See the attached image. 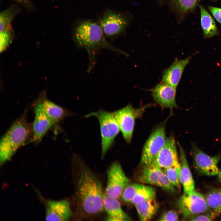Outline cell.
<instances>
[{
	"label": "cell",
	"instance_id": "4fadbf2b",
	"mask_svg": "<svg viewBox=\"0 0 221 221\" xmlns=\"http://www.w3.org/2000/svg\"><path fill=\"white\" fill-rule=\"evenodd\" d=\"M45 214L47 221L68 220L72 215L70 203L67 200L48 201Z\"/></svg>",
	"mask_w": 221,
	"mask_h": 221
},
{
	"label": "cell",
	"instance_id": "836d02e7",
	"mask_svg": "<svg viewBox=\"0 0 221 221\" xmlns=\"http://www.w3.org/2000/svg\"></svg>",
	"mask_w": 221,
	"mask_h": 221
},
{
	"label": "cell",
	"instance_id": "ba28073f",
	"mask_svg": "<svg viewBox=\"0 0 221 221\" xmlns=\"http://www.w3.org/2000/svg\"><path fill=\"white\" fill-rule=\"evenodd\" d=\"M107 183L106 195L118 199L126 186L130 183L120 165L118 162L113 163L107 172Z\"/></svg>",
	"mask_w": 221,
	"mask_h": 221
},
{
	"label": "cell",
	"instance_id": "8fae6325",
	"mask_svg": "<svg viewBox=\"0 0 221 221\" xmlns=\"http://www.w3.org/2000/svg\"><path fill=\"white\" fill-rule=\"evenodd\" d=\"M152 163L162 169L173 166L180 168L176 141L173 135L167 138L165 145Z\"/></svg>",
	"mask_w": 221,
	"mask_h": 221
},
{
	"label": "cell",
	"instance_id": "f546056e",
	"mask_svg": "<svg viewBox=\"0 0 221 221\" xmlns=\"http://www.w3.org/2000/svg\"><path fill=\"white\" fill-rule=\"evenodd\" d=\"M179 215L176 212L169 210L163 213L159 218L158 220L162 221H177Z\"/></svg>",
	"mask_w": 221,
	"mask_h": 221
},
{
	"label": "cell",
	"instance_id": "7a4b0ae2",
	"mask_svg": "<svg viewBox=\"0 0 221 221\" xmlns=\"http://www.w3.org/2000/svg\"><path fill=\"white\" fill-rule=\"evenodd\" d=\"M102 184L88 169L81 172L77 185V195L82 208L86 213L95 214L104 209Z\"/></svg>",
	"mask_w": 221,
	"mask_h": 221
},
{
	"label": "cell",
	"instance_id": "d4e9b609",
	"mask_svg": "<svg viewBox=\"0 0 221 221\" xmlns=\"http://www.w3.org/2000/svg\"><path fill=\"white\" fill-rule=\"evenodd\" d=\"M0 32V52H2L6 49L12 42L14 33L11 25Z\"/></svg>",
	"mask_w": 221,
	"mask_h": 221
},
{
	"label": "cell",
	"instance_id": "ac0fdd59",
	"mask_svg": "<svg viewBox=\"0 0 221 221\" xmlns=\"http://www.w3.org/2000/svg\"><path fill=\"white\" fill-rule=\"evenodd\" d=\"M104 209L107 213L106 220L124 221L130 220V218L122 210L118 199L104 195Z\"/></svg>",
	"mask_w": 221,
	"mask_h": 221
},
{
	"label": "cell",
	"instance_id": "d6986e66",
	"mask_svg": "<svg viewBox=\"0 0 221 221\" xmlns=\"http://www.w3.org/2000/svg\"><path fill=\"white\" fill-rule=\"evenodd\" d=\"M180 149V168L179 177L180 182L185 193L195 189V183L189 167L184 150L178 143Z\"/></svg>",
	"mask_w": 221,
	"mask_h": 221
},
{
	"label": "cell",
	"instance_id": "3957f363",
	"mask_svg": "<svg viewBox=\"0 0 221 221\" xmlns=\"http://www.w3.org/2000/svg\"><path fill=\"white\" fill-rule=\"evenodd\" d=\"M32 141V126L28 122L24 114L12 124L1 139V163L10 160L19 148Z\"/></svg>",
	"mask_w": 221,
	"mask_h": 221
},
{
	"label": "cell",
	"instance_id": "83f0119b",
	"mask_svg": "<svg viewBox=\"0 0 221 221\" xmlns=\"http://www.w3.org/2000/svg\"><path fill=\"white\" fill-rule=\"evenodd\" d=\"M173 1L180 11L186 13L195 7L197 0H173Z\"/></svg>",
	"mask_w": 221,
	"mask_h": 221
},
{
	"label": "cell",
	"instance_id": "8992f818",
	"mask_svg": "<svg viewBox=\"0 0 221 221\" xmlns=\"http://www.w3.org/2000/svg\"><path fill=\"white\" fill-rule=\"evenodd\" d=\"M177 206L184 218L190 217L211 210L207 202L205 196L195 189L185 193L178 199Z\"/></svg>",
	"mask_w": 221,
	"mask_h": 221
},
{
	"label": "cell",
	"instance_id": "6da1fadb",
	"mask_svg": "<svg viewBox=\"0 0 221 221\" xmlns=\"http://www.w3.org/2000/svg\"><path fill=\"white\" fill-rule=\"evenodd\" d=\"M74 36L76 44L88 52L90 61L88 71L93 67L96 52L99 49L107 48L126 55L106 40L100 25L95 22L89 20L81 22L76 28Z\"/></svg>",
	"mask_w": 221,
	"mask_h": 221
},
{
	"label": "cell",
	"instance_id": "484cf974",
	"mask_svg": "<svg viewBox=\"0 0 221 221\" xmlns=\"http://www.w3.org/2000/svg\"><path fill=\"white\" fill-rule=\"evenodd\" d=\"M163 169L170 182L180 191L181 185L179 177L180 168L173 166Z\"/></svg>",
	"mask_w": 221,
	"mask_h": 221
},
{
	"label": "cell",
	"instance_id": "5bb4252c",
	"mask_svg": "<svg viewBox=\"0 0 221 221\" xmlns=\"http://www.w3.org/2000/svg\"><path fill=\"white\" fill-rule=\"evenodd\" d=\"M34 118L32 125L33 141L39 142L48 130L54 125L37 103L34 108Z\"/></svg>",
	"mask_w": 221,
	"mask_h": 221
},
{
	"label": "cell",
	"instance_id": "7402d4cb",
	"mask_svg": "<svg viewBox=\"0 0 221 221\" xmlns=\"http://www.w3.org/2000/svg\"><path fill=\"white\" fill-rule=\"evenodd\" d=\"M207 204L211 210L217 215L221 213V188L210 190L205 196Z\"/></svg>",
	"mask_w": 221,
	"mask_h": 221
},
{
	"label": "cell",
	"instance_id": "7c38bea8",
	"mask_svg": "<svg viewBox=\"0 0 221 221\" xmlns=\"http://www.w3.org/2000/svg\"><path fill=\"white\" fill-rule=\"evenodd\" d=\"M149 91L155 101L161 107L171 110L177 107L175 100L176 88L161 82Z\"/></svg>",
	"mask_w": 221,
	"mask_h": 221
},
{
	"label": "cell",
	"instance_id": "d6a6232c",
	"mask_svg": "<svg viewBox=\"0 0 221 221\" xmlns=\"http://www.w3.org/2000/svg\"><path fill=\"white\" fill-rule=\"evenodd\" d=\"M218 179L221 183V169L220 170L219 172L218 175Z\"/></svg>",
	"mask_w": 221,
	"mask_h": 221
},
{
	"label": "cell",
	"instance_id": "2e32d148",
	"mask_svg": "<svg viewBox=\"0 0 221 221\" xmlns=\"http://www.w3.org/2000/svg\"><path fill=\"white\" fill-rule=\"evenodd\" d=\"M191 57L184 59H175L171 65L163 72L161 82L176 88L183 71Z\"/></svg>",
	"mask_w": 221,
	"mask_h": 221
},
{
	"label": "cell",
	"instance_id": "1f68e13d",
	"mask_svg": "<svg viewBox=\"0 0 221 221\" xmlns=\"http://www.w3.org/2000/svg\"><path fill=\"white\" fill-rule=\"evenodd\" d=\"M17 3L27 8H31L32 4L30 0H14Z\"/></svg>",
	"mask_w": 221,
	"mask_h": 221
},
{
	"label": "cell",
	"instance_id": "9c48e42d",
	"mask_svg": "<svg viewBox=\"0 0 221 221\" xmlns=\"http://www.w3.org/2000/svg\"><path fill=\"white\" fill-rule=\"evenodd\" d=\"M191 146L192 154L197 170L207 176L218 175L220 170L218 164L221 154L211 156L202 151L194 143H192Z\"/></svg>",
	"mask_w": 221,
	"mask_h": 221
},
{
	"label": "cell",
	"instance_id": "603a6c76",
	"mask_svg": "<svg viewBox=\"0 0 221 221\" xmlns=\"http://www.w3.org/2000/svg\"><path fill=\"white\" fill-rule=\"evenodd\" d=\"M156 192L153 188L141 184L137 191L131 203L135 205L149 200L155 199Z\"/></svg>",
	"mask_w": 221,
	"mask_h": 221
},
{
	"label": "cell",
	"instance_id": "e0dca14e",
	"mask_svg": "<svg viewBox=\"0 0 221 221\" xmlns=\"http://www.w3.org/2000/svg\"><path fill=\"white\" fill-rule=\"evenodd\" d=\"M46 115L55 125L73 113L53 103L45 97L41 98L37 102Z\"/></svg>",
	"mask_w": 221,
	"mask_h": 221
},
{
	"label": "cell",
	"instance_id": "44dd1931",
	"mask_svg": "<svg viewBox=\"0 0 221 221\" xmlns=\"http://www.w3.org/2000/svg\"><path fill=\"white\" fill-rule=\"evenodd\" d=\"M200 8L201 24L204 37L209 38L218 34V29L212 17L202 6L200 5Z\"/></svg>",
	"mask_w": 221,
	"mask_h": 221
},
{
	"label": "cell",
	"instance_id": "277c9868",
	"mask_svg": "<svg viewBox=\"0 0 221 221\" xmlns=\"http://www.w3.org/2000/svg\"><path fill=\"white\" fill-rule=\"evenodd\" d=\"M85 116L95 117L99 122L101 137V157L103 158L114 145L115 138L120 131L118 124L112 112L103 110L91 112Z\"/></svg>",
	"mask_w": 221,
	"mask_h": 221
},
{
	"label": "cell",
	"instance_id": "9a60e30c",
	"mask_svg": "<svg viewBox=\"0 0 221 221\" xmlns=\"http://www.w3.org/2000/svg\"><path fill=\"white\" fill-rule=\"evenodd\" d=\"M100 23L104 35L109 37L120 33L126 26L127 22L120 14L110 11L105 13Z\"/></svg>",
	"mask_w": 221,
	"mask_h": 221
},
{
	"label": "cell",
	"instance_id": "5b68a950",
	"mask_svg": "<svg viewBox=\"0 0 221 221\" xmlns=\"http://www.w3.org/2000/svg\"><path fill=\"white\" fill-rule=\"evenodd\" d=\"M153 105L150 104L137 109L131 104L112 112L116 119L123 138L129 144L131 141L135 120L141 117L145 110Z\"/></svg>",
	"mask_w": 221,
	"mask_h": 221
},
{
	"label": "cell",
	"instance_id": "4316f807",
	"mask_svg": "<svg viewBox=\"0 0 221 221\" xmlns=\"http://www.w3.org/2000/svg\"><path fill=\"white\" fill-rule=\"evenodd\" d=\"M141 184L134 183H130L123 190L121 197L122 200L127 203H131L137 191Z\"/></svg>",
	"mask_w": 221,
	"mask_h": 221
},
{
	"label": "cell",
	"instance_id": "ffe728a7",
	"mask_svg": "<svg viewBox=\"0 0 221 221\" xmlns=\"http://www.w3.org/2000/svg\"><path fill=\"white\" fill-rule=\"evenodd\" d=\"M140 220H150L157 211L159 207L155 199L149 200L134 205Z\"/></svg>",
	"mask_w": 221,
	"mask_h": 221
},
{
	"label": "cell",
	"instance_id": "30bf717a",
	"mask_svg": "<svg viewBox=\"0 0 221 221\" xmlns=\"http://www.w3.org/2000/svg\"><path fill=\"white\" fill-rule=\"evenodd\" d=\"M140 180L144 183L158 186L170 192H177L176 189L170 182L163 169L153 163L144 166Z\"/></svg>",
	"mask_w": 221,
	"mask_h": 221
},
{
	"label": "cell",
	"instance_id": "52a82bcc",
	"mask_svg": "<svg viewBox=\"0 0 221 221\" xmlns=\"http://www.w3.org/2000/svg\"><path fill=\"white\" fill-rule=\"evenodd\" d=\"M164 123L157 126L153 131L143 147L140 163L144 166L151 164L166 142Z\"/></svg>",
	"mask_w": 221,
	"mask_h": 221
},
{
	"label": "cell",
	"instance_id": "f1b7e54d",
	"mask_svg": "<svg viewBox=\"0 0 221 221\" xmlns=\"http://www.w3.org/2000/svg\"><path fill=\"white\" fill-rule=\"evenodd\" d=\"M218 215L213 211H210L199 214L189 218L192 221H212Z\"/></svg>",
	"mask_w": 221,
	"mask_h": 221
},
{
	"label": "cell",
	"instance_id": "cb8c5ba5",
	"mask_svg": "<svg viewBox=\"0 0 221 221\" xmlns=\"http://www.w3.org/2000/svg\"><path fill=\"white\" fill-rule=\"evenodd\" d=\"M18 11V7L13 5L0 13V32L10 25Z\"/></svg>",
	"mask_w": 221,
	"mask_h": 221
},
{
	"label": "cell",
	"instance_id": "4dcf8cb0",
	"mask_svg": "<svg viewBox=\"0 0 221 221\" xmlns=\"http://www.w3.org/2000/svg\"><path fill=\"white\" fill-rule=\"evenodd\" d=\"M208 8L215 18L221 24V8L211 6H209Z\"/></svg>",
	"mask_w": 221,
	"mask_h": 221
}]
</instances>
